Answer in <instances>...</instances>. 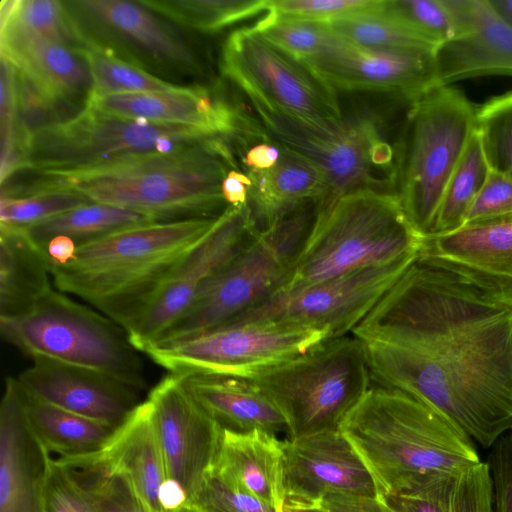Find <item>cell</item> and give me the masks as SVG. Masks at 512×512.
<instances>
[{
  "instance_id": "cell-46",
  "label": "cell",
  "mask_w": 512,
  "mask_h": 512,
  "mask_svg": "<svg viewBox=\"0 0 512 512\" xmlns=\"http://www.w3.org/2000/svg\"><path fill=\"white\" fill-rule=\"evenodd\" d=\"M380 0H268V13L279 17L329 21L374 8Z\"/></svg>"
},
{
  "instance_id": "cell-21",
  "label": "cell",
  "mask_w": 512,
  "mask_h": 512,
  "mask_svg": "<svg viewBox=\"0 0 512 512\" xmlns=\"http://www.w3.org/2000/svg\"><path fill=\"white\" fill-rule=\"evenodd\" d=\"M417 259L512 305V218L424 236Z\"/></svg>"
},
{
  "instance_id": "cell-12",
  "label": "cell",
  "mask_w": 512,
  "mask_h": 512,
  "mask_svg": "<svg viewBox=\"0 0 512 512\" xmlns=\"http://www.w3.org/2000/svg\"><path fill=\"white\" fill-rule=\"evenodd\" d=\"M220 68L252 106L312 123L343 117L335 89L253 27L228 35L221 50Z\"/></svg>"
},
{
  "instance_id": "cell-6",
  "label": "cell",
  "mask_w": 512,
  "mask_h": 512,
  "mask_svg": "<svg viewBox=\"0 0 512 512\" xmlns=\"http://www.w3.org/2000/svg\"><path fill=\"white\" fill-rule=\"evenodd\" d=\"M477 108L435 85L411 103L396 146V194L415 229L431 235L446 185L476 129Z\"/></svg>"
},
{
  "instance_id": "cell-24",
  "label": "cell",
  "mask_w": 512,
  "mask_h": 512,
  "mask_svg": "<svg viewBox=\"0 0 512 512\" xmlns=\"http://www.w3.org/2000/svg\"><path fill=\"white\" fill-rule=\"evenodd\" d=\"M44 462L26 427L15 378L9 377L0 406V512H43Z\"/></svg>"
},
{
  "instance_id": "cell-27",
  "label": "cell",
  "mask_w": 512,
  "mask_h": 512,
  "mask_svg": "<svg viewBox=\"0 0 512 512\" xmlns=\"http://www.w3.org/2000/svg\"><path fill=\"white\" fill-rule=\"evenodd\" d=\"M78 14L84 15L109 38L134 48L153 60L180 66L195 67L196 60L189 47L138 1L81 0L68 2Z\"/></svg>"
},
{
  "instance_id": "cell-5",
  "label": "cell",
  "mask_w": 512,
  "mask_h": 512,
  "mask_svg": "<svg viewBox=\"0 0 512 512\" xmlns=\"http://www.w3.org/2000/svg\"><path fill=\"white\" fill-rule=\"evenodd\" d=\"M423 237L408 219L395 192H348L317 208L292 275L282 289L418 258Z\"/></svg>"
},
{
  "instance_id": "cell-39",
  "label": "cell",
  "mask_w": 512,
  "mask_h": 512,
  "mask_svg": "<svg viewBox=\"0 0 512 512\" xmlns=\"http://www.w3.org/2000/svg\"><path fill=\"white\" fill-rule=\"evenodd\" d=\"M252 27L303 62L330 51L341 41L325 21L279 17L268 12Z\"/></svg>"
},
{
  "instance_id": "cell-7",
  "label": "cell",
  "mask_w": 512,
  "mask_h": 512,
  "mask_svg": "<svg viewBox=\"0 0 512 512\" xmlns=\"http://www.w3.org/2000/svg\"><path fill=\"white\" fill-rule=\"evenodd\" d=\"M252 381L284 416L288 439L339 430L372 387L365 342L353 334L325 339Z\"/></svg>"
},
{
  "instance_id": "cell-31",
  "label": "cell",
  "mask_w": 512,
  "mask_h": 512,
  "mask_svg": "<svg viewBox=\"0 0 512 512\" xmlns=\"http://www.w3.org/2000/svg\"><path fill=\"white\" fill-rule=\"evenodd\" d=\"M40 247L21 228L0 226V317L28 312L52 287Z\"/></svg>"
},
{
  "instance_id": "cell-37",
  "label": "cell",
  "mask_w": 512,
  "mask_h": 512,
  "mask_svg": "<svg viewBox=\"0 0 512 512\" xmlns=\"http://www.w3.org/2000/svg\"><path fill=\"white\" fill-rule=\"evenodd\" d=\"M0 27L10 25L27 34L76 49L81 31L67 2L2 0Z\"/></svg>"
},
{
  "instance_id": "cell-30",
  "label": "cell",
  "mask_w": 512,
  "mask_h": 512,
  "mask_svg": "<svg viewBox=\"0 0 512 512\" xmlns=\"http://www.w3.org/2000/svg\"><path fill=\"white\" fill-rule=\"evenodd\" d=\"M16 388L30 435L58 461L74 462L96 455L117 428L30 397L17 383Z\"/></svg>"
},
{
  "instance_id": "cell-26",
  "label": "cell",
  "mask_w": 512,
  "mask_h": 512,
  "mask_svg": "<svg viewBox=\"0 0 512 512\" xmlns=\"http://www.w3.org/2000/svg\"><path fill=\"white\" fill-rule=\"evenodd\" d=\"M243 491L284 512L283 441L262 430L222 429L211 469Z\"/></svg>"
},
{
  "instance_id": "cell-42",
  "label": "cell",
  "mask_w": 512,
  "mask_h": 512,
  "mask_svg": "<svg viewBox=\"0 0 512 512\" xmlns=\"http://www.w3.org/2000/svg\"><path fill=\"white\" fill-rule=\"evenodd\" d=\"M41 500L43 512H98L73 469L47 453L41 478Z\"/></svg>"
},
{
  "instance_id": "cell-11",
  "label": "cell",
  "mask_w": 512,
  "mask_h": 512,
  "mask_svg": "<svg viewBox=\"0 0 512 512\" xmlns=\"http://www.w3.org/2000/svg\"><path fill=\"white\" fill-rule=\"evenodd\" d=\"M253 108L271 141L305 156L323 173L328 197L317 208L359 189L396 193V151L372 117L312 123Z\"/></svg>"
},
{
  "instance_id": "cell-13",
  "label": "cell",
  "mask_w": 512,
  "mask_h": 512,
  "mask_svg": "<svg viewBox=\"0 0 512 512\" xmlns=\"http://www.w3.org/2000/svg\"><path fill=\"white\" fill-rule=\"evenodd\" d=\"M328 339L322 330L254 322L219 327L144 353L173 374L252 380Z\"/></svg>"
},
{
  "instance_id": "cell-48",
  "label": "cell",
  "mask_w": 512,
  "mask_h": 512,
  "mask_svg": "<svg viewBox=\"0 0 512 512\" xmlns=\"http://www.w3.org/2000/svg\"><path fill=\"white\" fill-rule=\"evenodd\" d=\"M489 466L494 489V512H512V432L494 445Z\"/></svg>"
},
{
  "instance_id": "cell-34",
  "label": "cell",
  "mask_w": 512,
  "mask_h": 512,
  "mask_svg": "<svg viewBox=\"0 0 512 512\" xmlns=\"http://www.w3.org/2000/svg\"><path fill=\"white\" fill-rule=\"evenodd\" d=\"M381 3L382 0L372 9L325 22L340 39L355 46L435 54L436 50L431 45L384 12Z\"/></svg>"
},
{
  "instance_id": "cell-28",
  "label": "cell",
  "mask_w": 512,
  "mask_h": 512,
  "mask_svg": "<svg viewBox=\"0 0 512 512\" xmlns=\"http://www.w3.org/2000/svg\"><path fill=\"white\" fill-rule=\"evenodd\" d=\"M279 147L280 157L273 168L248 171L252 180L248 205L259 230L305 203L316 202L318 207L328 197L327 181L321 170L305 156Z\"/></svg>"
},
{
  "instance_id": "cell-41",
  "label": "cell",
  "mask_w": 512,
  "mask_h": 512,
  "mask_svg": "<svg viewBox=\"0 0 512 512\" xmlns=\"http://www.w3.org/2000/svg\"><path fill=\"white\" fill-rule=\"evenodd\" d=\"M381 8L435 50L455 35L445 0H382Z\"/></svg>"
},
{
  "instance_id": "cell-38",
  "label": "cell",
  "mask_w": 512,
  "mask_h": 512,
  "mask_svg": "<svg viewBox=\"0 0 512 512\" xmlns=\"http://www.w3.org/2000/svg\"><path fill=\"white\" fill-rule=\"evenodd\" d=\"M171 21L201 32H215L268 11V0H139Z\"/></svg>"
},
{
  "instance_id": "cell-15",
  "label": "cell",
  "mask_w": 512,
  "mask_h": 512,
  "mask_svg": "<svg viewBox=\"0 0 512 512\" xmlns=\"http://www.w3.org/2000/svg\"><path fill=\"white\" fill-rule=\"evenodd\" d=\"M258 230L248 203L227 206L127 330L134 348L144 353L155 344L189 309L205 285L254 238Z\"/></svg>"
},
{
  "instance_id": "cell-32",
  "label": "cell",
  "mask_w": 512,
  "mask_h": 512,
  "mask_svg": "<svg viewBox=\"0 0 512 512\" xmlns=\"http://www.w3.org/2000/svg\"><path fill=\"white\" fill-rule=\"evenodd\" d=\"M380 499L392 512H494V489L489 463L434 479L404 494Z\"/></svg>"
},
{
  "instance_id": "cell-36",
  "label": "cell",
  "mask_w": 512,
  "mask_h": 512,
  "mask_svg": "<svg viewBox=\"0 0 512 512\" xmlns=\"http://www.w3.org/2000/svg\"><path fill=\"white\" fill-rule=\"evenodd\" d=\"M75 51L88 66L92 78V93L154 92L178 87L116 55L112 49H106L88 39L83 38Z\"/></svg>"
},
{
  "instance_id": "cell-25",
  "label": "cell",
  "mask_w": 512,
  "mask_h": 512,
  "mask_svg": "<svg viewBox=\"0 0 512 512\" xmlns=\"http://www.w3.org/2000/svg\"><path fill=\"white\" fill-rule=\"evenodd\" d=\"M1 58L36 86L62 103L81 98L92 90V78L82 57L72 48L13 26L0 27Z\"/></svg>"
},
{
  "instance_id": "cell-3",
  "label": "cell",
  "mask_w": 512,
  "mask_h": 512,
  "mask_svg": "<svg viewBox=\"0 0 512 512\" xmlns=\"http://www.w3.org/2000/svg\"><path fill=\"white\" fill-rule=\"evenodd\" d=\"M379 494L399 495L479 462L474 441L448 416L404 392L373 386L341 423Z\"/></svg>"
},
{
  "instance_id": "cell-10",
  "label": "cell",
  "mask_w": 512,
  "mask_h": 512,
  "mask_svg": "<svg viewBox=\"0 0 512 512\" xmlns=\"http://www.w3.org/2000/svg\"><path fill=\"white\" fill-rule=\"evenodd\" d=\"M214 139L187 125L109 115L88 107L32 133L25 169L42 171L95 167L147 154H166Z\"/></svg>"
},
{
  "instance_id": "cell-29",
  "label": "cell",
  "mask_w": 512,
  "mask_h": 512,
  "mask_svg": "<svg viewBox=\"0 0 512 512\" xmlns=\"http://www.w3.org/2000/svg\"><path fill=\"white\" fill-rule=\"evenodd\" d=\"M184 381L208 414L222 429H255L287 433V423L275 404L249 379L220 375H184Z\"/></svg>"
},
{
  "instance_id": "cell-23",
  "label": "cell",
  "mask_w": 512,
  "mask_h": 512,
  "mask_svg": "<svg viewBox=\"0 0 512 512\" xmlns=\"http://www.w3.org/2000/svg\"><path fill=\"white\" fill-rule=\"evenodd\" d=\"M16 379L21 392L84 417L118 427L141 403L139 391L106 375L47 359Z\"/></svg>"
},
{
  "instance_id": "cell-22",
  "label": "cell",
  "mask_w": 512,
  "mask_h": 512,
  "mask_svg": "<svg viewBox=\"0 0 512 512\" xmlns=\"http://www.w3.org/2000/svg\"><path fill=\"white\" fill-rule=\"evenodd\" d=\"M455 35L435 54L438 85L487 75L512 76V23L490 0H445Z\"/></svg>"
},
{
  "instance_id": "cell-18",
  "label": "cell",
  "mask_w": 512,
  "mask_h": 512,
  "mask_svg": "<svg viewBox=\"0 0 512 512\" xmlns=\"http://www.w3.org/2000/svg\"><path fill=\"white\" fill-rule=\"evenodd\" d=\"M78 462L95 464L121 480L143 512H197L184 490L167 478L147 399L116 428L99 453L62 463Z\"/></svg>"
},
{
  "instance_id": "cell-33",
  "label": "cell",
  "mask_w": 512,
  "mask_h": 512,
  "mask_svg": "<svg viewBox=\"0 0 512 512\" xmlns=\"http://www.w3.org/2000/svg\"><path fill=\"white\" fill-rule=\"evenodd\" d=\"M156 219L135 211L101 203H87L23 229L42 246L56 236L72 238L78 245L113 232Z\"/></svg>"
},
{
  "instance_id": "cell-43",
  "label": "cell",
  "mask_w": 512,
  "mask_h": 512,
  "mask_svg": "<svg viewBox=\"0 0 512 512\" xmlns=\"http://www.w3.org/2000/svg\"><path fill=\"white\" fill-rule=\"evenodd\" d=\"M87 203L91 202L70 192H47L16 198L1 196L0 226L27 228Z\"/></svg>"
},
{
  "instance_id": "cell-47",
  "label": "cell",
  "mask_w": 512,
  "mask_h": 512,
  "mask_svg": "<svg viewBox=\"0 0 512 512\" xmlns=\"http://www.w3.org/2000/svg\"><path fill=\"white\" fill-rule=\"evenodd\" d=\"M507 218H512V180L490 171L483 188L467 213L465 224Z\"/></svg>"
},
{
  "instance_id": "cell-35",
  "label": "cell",
  "mask_w": 512,
  "mask_h": 512,
  "mask_svg": "<svg viewBox=\"0 0 512 512\" xmlns=\"http://www.w3.org/2000/svg\"><path fill=\"white\" fill-rule=\"evenodd\" d=\"M490 171L475 129L446 185L432 234L451 232L465 224L467 213L483 188Z\"/></svg>"
},
{
  "instance_id": "cell-40",
  "label": "cell",
  "mask_w": 512,
  "mask_h": 512,
  "mask_svg": "<svg viewBox=\"0 0 512 512\" xmlns=\"http://www.w3.org/2000/svg\"><path fill=\"white\" fill-rule=\"evenodd\" d=\"M476 132L490 170L512 180V91L477 108Z\"/></svg>"
},
{
  "instance_id": "cell-52",
  "label": "cell",
  "mask_w": 512,
  "mask_h": 512,
  "mask_svg": "<svg viewBox=\"0 0 512 512\" xmlns=\"http://www.w3.org/2000/svg\"><path fill=\"white\" fill-rule=\"evenodd\" d=\"M39 247L46 258L48 266H61L74 258L78 244L70 237L56 236Z\"/></svg>"
},
{
  "instance_id": "cell-14",
  "label": "cell",
  "mask_w": 512,
  "mask_h": 512,
  "mask_svg": "<svg viewBox=\"0 0 512 512\" xmlns=\"http://www.w3.org/2000/svg\"><path fill=\"white\" fill-rule=\"evenodd\" d=\"M417 260L405 258L274 295L223 326L264 322L318 329L329 338L352 334L400 276Z\"/></svg>"
},
{
  "instance_id": "cell-2",
  "label": "cell",
  "mask_w": 512,
  "mask_h": 512,
  "mask_svg": "<svg viewBox=\"0 0 512 512\" xmlns=\"http://www.w3.org/2000/svg\"><path fill=\"white\" fill-rule=\"evenodd\" d=\"M235 159L221 138L166 154H147L76 170L37 172L31 185L11 189L13 197L70 192L148 215L157 221L207 216L224 201L221 187Z\"/></svg>"
},
{
  "instance_id": "cell-1",
  "label": "cell",
  "mask_w": 512,
  "mask_h": 512,
  "mask_svg": "<svg viewBox=\"0 0 512 512\" xmlns=\"http://www.w3.org/2000/svg\"><path fill=\"white\" fill-rule=\"evenodd\" d=\"M371 377L489 448L512 432V305L418 259L353 330Z\"/></svg>"
},
{
  "instance_id": "cell-53",
  "label": "cell",
  "mask_w": 512,
  "mask_h": 512,
  "mask_svg": "<svg viewBox=\"0 0 512 512\" xmlns=\"http://www.w3.org/2000/svg\"><path fill=\"white\" fill-rule=\"evenodd\" d=\"M495 9L512 23V0H490Z\"/></svg>"
},
{
  "instance_id": "cell-45",
  "label": "cell",
  "mask_w": 512,
  "mask_h": 512,
  "mask_svg": "<svg viewBox=\"0 0 512 512\" xmlns=\"http://www.w3.org/2000/svg\"><path fill=\"white\" fill-rule=\"evenodd\" d=\"M65 465L76 473L98 512H143L124 483L101 467L85 462Z\"/></svg>"
},
{
  "instance_id": "cell-19",
  "label": "cell",
  "mask_w": 512,
  "mask_h": 512,
  "mask_svg": "<svg viewBox=\"0 0 512 512\" xmlns=\"http://www.w3.org/2000/svg\"><path fill=\"white\" fill-rule=\"evenodd\" d=\"M285 506L311 508L328 491L380 498L370 470L340 430L283 441Z\"/></svg>"
},
{
  "instance_id": "cell-54",
  "label": "cell",
  "mask_w": 512,
  "mask_h": 512,
  "mask_svg": "<svg viewBox=\"0 0 512 512\" xmlns=\"http://www.w3.org/2000/svg\"><path fill=\"white\" fill-rule=\"evenodd\" d=\"M284 512H322L314 508H301V507H289L285 506Z\"/></svg>"
},
{
  "instance_id": "cell-49",
  "label": "cell",
  "mask_w": 512,
  "mask_h": 512,
  "mask_svg": "<svg viewBox=\"0 0 512 512\" xmlns=\"http://www.w3.org/2000/svg\"><path fill=\"white\" fill-rule=\"evenodd\" d=\"M311 508L322 512H392L380 498L342 491L325 492Z\"/></svg>"
},
{
  "instance_id": "cell-50",
  "label": "cell",
  "mask_w": 512,
  "mask_h": 512,
  "mask_svg": "<svg viewBox=\"0 0 512 512\" xmlns=\"http://www.w3.org/2000/svg\"><path fill=\"white\" fill-rule=\"evenodd\" d=\"M280 157V147L270 139L249 148L243 158L248 171H266L273 168Z\"/></svg>"
},
{
  "instance_id": "cell-16",
  "label": "cell",
  "mask_w": 512,
  "mask_h": 512,
  "mask_svg": "<svg viewBox=\"0 0 512 512\" xmlns=\"http://www.w3.org/2000/svg\"><path fill=\"white\" fill-rule=\"evenodd\" d=\"M147 401L167 478L184 490L192 504L214 466L222 428L192 395L184 375L164 377Z\"/></svg>"
},
{
  "instance_id": "cell-9",
  "label": "cell",
  "mask_w": 512,
  "mask_h": 512,
  "mask_svg": "<svg viewBox=\"0 0 512 512\" xmlns=\"http://www.w3.org/2000/svg\"><path fill=\"white\" fill-rule=\"evenodd\" d=\"M2 337L30 356L111 377L138 391L143 368L127 332L95 309L51 290L28 312L0 317Z\"/></svg>"
},
{
  "instance_id": "cell-17",
  "label": "cell",
  "mask_w": 512,
  "mask_h": 512,
  "mask_svg": "<svg viewBox=\"0 0 512 512\" xmlns=\"http://www.w3.org/2000/svg\"><path fill=\"white\" fill-rule=\"evenodd\" d=\"M84 107L123 118L196 127L213 138L235 137L249 142L266 137L258 121L217 89L202 85L154 92H90Z\"/></svg>"
},
{
  "instance_id": "cell-20",
  "label": "cell",
  "mask_w": 512,
  "mask_h": 512,
  "mask_svg": "<svg viewBox=\"0 0 512 512\" xmlns=\"http://www.w3.org/2000/svg\"><path fill=\"white\" fill-rule=\"evenodd\" d=\"M334 89L379 92L414 100L438 85L434 53L367 49L341 41L305 61Z\"/></svg>"
},
{
  "instance_id": "cell-44",
  "label": "cell",
  "mask_w": 512,
  "mask_h": 512,
  "mask_svg": "<svg viewBox=\"0 0 512 512\" xmlns=\"http://www.w3.org/2000/svg\"><path fill=\"white\" fill-rule=\"evenodd\" d=\"M192 506L197 512H283L243 491L213 470L204 478Z\"/></svg>"
},
{
  "instance_id": "cell-4",
  "label": "cell",
  "mask_w": 512,
  "mask_h": 512,
  "mask_svg": "<svg viewBox=\"0 0 512 512\" xmlns=\"http://www.w3.org/2000/svg\"><path fill=\"white\" fill-rule=\"evenodd\" d=\"M218 216L152 222L81 243L70 262L49 266L53 283L127 332Z\"/></svg>"
},
{
  "instance_id": "cell-8",
  "label": "cell",
  "mask_w": 512,
  "mask_h": 512,
  "mask_svg": "<svg viewBox=\"0 0 512 512\" xmlns=\"http://www.w3.org/2000/svg\"><path fill=\"white\" fill-rule=\"evenodd\" d=\"M316 213L317 203H305L258 230L153 345L219 328L281 290L292 275Z\"/></svg>"
},
{
  "instance_id": "cell-51",
  "label": "cell",
  "mask_w": 512,
  "mask_h": 512,
  "mask_svg": "<svg viewBox=\"0 0 512 512\" xmlns=\"http://www.w3.org/2000/svg\"><path fill=\"white\" fill-rule=\"evenodd\" d=\"M252 180L248 174L232 169L222 182V195L228 206H240L248 203Z\"/></svg>"
}]
</instances>
